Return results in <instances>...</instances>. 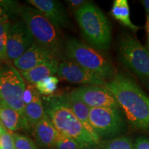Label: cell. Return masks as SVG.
Returning a JSON list of instances; mask_svg holds the SVG:
<instances>
[{
	"label": "cell",
	"instance_id": "24",
	"mask_svg": "<svg viewBox=\"0 0 149 149\" xmlns=\"http://www.w3.org/2000/svg\"><path fill=\"white\" fill-rule=\"evenodd\" d=\"M15 149H39L36 144L27 136L13 134Z\"/></svg>",
	"mask_w": 149,
	"mask_h": 149
},
{
	"label": "cell",
	"instance_id": "16",
	"mask_svg": "<svg viewBox=\"0 0 149 149\" xmlns=\"http://www.w3.org/2000/svg\"><path fill=\"white\" fill-rule=\"evenodd\" d=\"M59 64L58 59L53 58L32 69L27 71H21V74L23 79L28 83L34 85L38 81L57 73Z\"/></svg>",
	"mask_w": 149,
	"mask_h": 149
},
{
	"label": "cell",
	"instance_id": "15",
	"mask_svg": "<svg viewBox=\"0 0 149 149\" xmlns=\"http://www.w3.org/2000/svg\"><path fill=\"white\" fill-rule=\"evenodd\" d=\"M60 96L63 101L68 105V107L70 108L74 115L83 124V126L86 128L89 133L93 136H94L96 139L101 140L100 137L97 135L91 125L90 120H89L90 108L79 99L72 95L70 93H66V94Z\"/></svg>",
	"mask_w": 149,
	"mask_h": 149
},
{
	"label": "cell",
	"instance_id": "18",
	"mask_svg": "<svg viewBox=\"0 0 149 149\" xmlns=\"http://www.w3.org/2000/svg\"><path fill=\"white\" fill-rule=\"evenodd\" d=\"M46 113L40 93L37 92L33 101L25 106L24 119L28 128H34L36 124L44 117Z\"/></svg>",
	"mask_w": 149,
	"mask_h": 149
},
{
	"label": "cell",
	"instance_id": "1",
	"mask_svg": "<svg viewBox=\"0 0 149 149\" xmlns=\"http://www.w3.org/2000/svg\"><path fill=\"white\" fill-rule=\"evenodd\" d=\"M111 92L133 127L149 131V97L130 77L117 73L107 81Z\"/></svg>",
	"mask_w": 149,
	"mask_h": 149
},
{
	"label": "cell",
	"instance_id": "7",
	"mask_svg": "<svg viewBox=\"0 0 149 149\" xmlns=\"http://www.w3.org/2000/svg\"><path fill=\"white\" fill-rule=\"evenodd\" d=\"M25 88L23 77L15 68L11 66L0 70V102L15 110L23 119L26 106L23 100Z\"/></svg>",
	"mask_w": 149,
	"mask_h": 149
},
{
	"label": "cell",
	"instance_id": "13",
	"mask_svg": "<svg viewBox=\"0 0 149 149\" xmlns=\"http://www.w3.org/2000/svg\"><path fill=\"white\" fill-rule=\"evenodd\" d=\"M56 57L46 48L35 42L26 51L13 61L15 66L21 71H27Z\"/></svg>",
	"mask_w": 149,
	"mask_h": 149
},
{
	"label": "cell",
	"instance_id": "12",
	"mask_svg": "<svg viewBox=\"0 0 149 149\" xmlns=\"http://www.w3.org/2000/svg\"><path fill=\"white\" fill-rule=\"evenodd\" d=\"M57 29H70L72 24L62 3L55 0H29Z\"/></svg>",
	"mask_w": 149,
	"mask_h": 149
},
{
	"label": "cell",
	"instance_id": "20",
	"mask_svg": "<svg viewBox=\"0 0 149 149\" xmlns=\"http://www.w3.org/2000/svg\"><path fill=\"white\" fill-rule=\"evenodd\" d=\"M97 149H134V145L130 137H119L101 141Z\"/></svg>",
	"mask_w": 149,
	"mask_h": 149
},
{
	"label": "cell",
	"instance_id": "25",
	"mask_svg": "<svg viewBox=\"0 0 149 149\" xmlns=\"http://www.w3.org/2000/svg\"><path fill=\"white\" fill-rule=\"evenodd\" d=\"M0 149H15L13 136L7 130L1 133Z\"/></svg>",
	"mask_w": 149,
	"mask_h": 149
},
{
	"label": "cell",
	"instance_id": "3",
	"mask_svg": "<svg viewBox=\"0 0 149 149\" xmlns=\"http://www.w3.org/2000/svg\"><path fill=\"white\" fill-rule=\"evenodd\" d=\"M74 15L85 40L97 50H109L111 44V28L101 10L94 3L88 2Z\"/></svg>",
	"mask_w": 149,
	"mask_h": 149
},
{
	"label": "cell",
	"instance_id": "5",
	"mask_svg": "<svg viewBox=\"0 0 149 149\" xmlns=\"http://www.w3.org/2000/svg\"><path fill=\"white\" fill-rule=\"evenodd\" d=\"M65 54L70 61L102 79H111L115 74L113 65L101 53L77 39L70 38L67 41Z\"/></svg>",
	"mask_w": 149,
	"mask_h": 149
},
{
	"label": "cell",
	"instance_id": "33",
	"mask_svg": "<svg viewBox=\"0 0 149 149\" xmlns=\"http://www.w3.org/2000/svg\"><path fill=\"white\" fill-rule=\"evenodd\" d=\"M0 137H1V133H0Z\"/></svg>",
	"mask_w": 149,
	"mask_h": 149
},
{
	"label": "cell",
	"instance_id": "6",
	"mask_svg": "<svg viewBox=\"0 0 149 149\" xmlns=\"http://www.w3.org/2000/svg\"><path fill=\"white\" fill-rule=\"evenodd\" d=\"M119 57L128 69L149 88V52L140 42L128 33H124L118 42Z\"/></svg>",
	"mask_w": 149,
	"mask_h": 149
},
{
	"label": "cell",
	"instance_id": "14",
	"mask_svg": "<svg viewBox=\"0 0 149 149\" xmlns=\"http://www.w3.org/2000/svg\"><path fill=\"white\" fill-rule=\"evenodd\" d=\"M58 133L46 113L33 128V135L37 142L44 149H55V143Z\"/></svg>",
	"mask_w": 149,
	"mask_h": 149
},
{
	"label": "cell",
	"instance_id": "11",
	"mask_svg": "<svg viewBox=\"0 0 149 149\" xmlns=\"http://www.w3.org/2000/svg\"><path fill=\"white\" fill-rule=\"evenodd\" d=\"M57 75L70 83L101 86L107 84L105 79L71 61H65L59 64Z\"/></svg>",
	"mask_w": 149,
	"mask_h": 149
},
{
	"label": "cell",
	"instance_id": "26",
	"mask_svg": "<svg viewBox=\"0 0 149 149\" xmlns=\"http://www.w3.org/2000/svg\"><path fill=\"white\" fill-rule=\"evenodd\" d=\"M37 93V91L35 88V86L31 84H29L28 85H26L25 90H24L23 94V100L25 105L29 104L33 101L34 99L35 94Z\"/></svg>",
	"mask_w": 149,
	"mask_h": 149
},
{
	"label": "cell",
	"instance_id": "30",
	"mask_svg": "<svg viewBox=\"0 0 149 149\" xmlns=\"http://www.w3.org/2000/svg\"><path fill=\"white\" fill-rule=\"evenodd\" d=\"M146 31L147 34V50L149 52V15H147L146 23Z\"/></svg>",
	"mask_w": 149,
	"mask_h": 149
},
{
	"label": "cell",
	"instance_id": "22",
	"mask_svg": "<svg viewBox=\"0 0 149 149\" xmlns=\"http://www.w3.org/2000/svg\"><path fill=\"white\" fill-rule=\"evenodd\" d=\"M10 25L8 19L0 22V61L5 63L9 61L7 55V40Z\"/></svg>",
	"mask_w": 149,
	"mask_h": 149
},
{
	"label": "cell",
	"instance_id": "32",
	"mask_svg": "<svg viewBox=\"0 0 149 149\" xmlns=\"http://www.w3.org/2000/svg\"><path fill=\"white\" fill-rule=\"evenodd\" d=\"M6 130V128L3 127V126L2 125V124H1V122H0V133H3V132L4 131V130Z\"/></svg>",
	"mask_w": 149,
	"mask_h": 149
},
{
	"label": "cell",
	"instance_id": "31",
	"mask_svg": "<svg viewBox=\"0 0 149 149\" xmlns=\"http://www.w3.org/2000/svg\"><path fill=\"white\" fill-rule=\"evenodd\" d=\"M141 3L144 5L145 9L148 13V15H149V0H144V1H141Z\"/></svg>",
	"mask_w": 149,
	"mask_h": 149
},
{
	"label": "cell",
	"instance_id": "27",
	"mask_svg": "<svg viewBox=\"0 0 149 149\" xmlns=\"http://www.w3.org/2000/svg\"><path fill=\"white\" fill-rule=\"evenodd\" d=\"M134 149H149V138L146 137L137 138L134 144Z\"/></svg>",
	"mask_w": 149,
	"mask_h": 149
},
{
	"label": "cell",
	"instance_id": "8",
	"mask_svg": "<svg viewBox=\"0 0 149 149\" xmlns=\"http://www.w3.org/2000/svg\"><path fill=\"white\" fill-rule=\"evenodd\" d=\"M89 120L100 139L113 137L124 131L126 126L124 117L117 108H90Z\"/></svg>",
	"mask_w": 149,
	"mask_h": 149
},
{
	"label": "cell",
	"instance_id": "19",
	"mask_svg": "<svg viewBox=\"0 0 149 149\" xmlns=\"http://www.w3.org/2000/svg\"><path fill=\"white\" fill-rule=\"evenodd\" d=\"M111 13L115 19L120 22L124 26L129 28L134 32L140 29L135 25L130 18V8L127 0H115L113 1Z\"/></svg>",
	"mask_w": 149,
	"mask_h": 149
},
{
	"label": "cell",
	"instance_id": "2",
	"mask_svg": "<svg viewBox=\"0 0 149 149\" xmlns=\"http://www.w3.org/2000/svg\"><path fill=\"white\" fill-rule=\"evenodd\" d=\"M45 113L57 131L73 139L80 149H97L101 140L89 133L60 95L48 100Z\"/></svg>",
	"mask_w": 149,
	"mask_h": 149
},
{
	"label": "cell",
	"instance_id": "17",
	"mask_svg": "<svg viewBox=\"0 0 149 149\" xmlns=\"http://www.w3.org/2000/svg\"><path fill=\"white\" fill-rule=\"evenodd\" d=\"M0 122L8 131L28 128L26 123L15 110L0 102Z\"/></svg>",
	"mask_w": 149,
	"mask_h": 149
},
{
	"label": "cell",
	"instance_id": "4",
	"mask_svg": "<svg viewBox=\"0 0 149 149\" xmlns=\"http://www.w3.org/2000/svg\"><path fill=\"white\" fill-rule=\"evenodd\" d=\"M16 13L26 24L35 42L55 57L60 54L63 47L60 35L57 28L40 10L26 5H19Z\"/></svg>",
	"mask_w": 149,
	"mask_h": 149
},
{
	"label": "cell",
	"instance_id": "21",
	"mask_svg": "<svg viewBox=\"0 0 149 149\" xmlns=\"http://www.w3.org/2000/svg\"><path fill=\"white\" fill-rule=\"evenodd\" d=\"M58 84V78L55 76H50L35 84L34 86L40 94L44 95H51L57 90Z\"/></svg>",
	"mask_w": 149,
	"mask_h": 149
},
{
	"label": "cell",
	"instance_id": "10",
	"mask_svg": "<svg viewBox=\"0 0 149 149\" xmlns=\"http://www.w3.org/2000/svg\"><path fill=\"white\" fill-rule=\"evenodd\" d=\"M89 108H117L120 106L113 94L101 86H84L70 92Z\"/></svg>",
	"mask_w": 149,
	"mask_h": 149
},
{
	"label": "cell",
	"instance_id": "9",
	"mask_svg": "<svg viewBox=\"0 0 149 149\" xmlns=\"http://www.w3.org/2000/svg\"><path fill=\"white\" fill-rule=\"evenodd\" d=\"M33 35L23 20L10 25L7 40V55L9 60L15 61L32 46Z\"/></svg>",
	"mask_w": 149,
	"mask_h": 149
},
{
	"label": "cell",
	"instance_id": "28",
	"mask_svg": "<svg viewBox=\"0 0 149 149\" xmlns=\"http://www.w3.org/2000/svg\"><path fill=\"white\" fill-rule=\"evenodd\" d=\"M88 2V1H84V0H68L67 1V3L70 6V8L75 10V12Z\"/></svg>",
	"mask_w": 149,
	"mask_h": 149
},
{
	"label": "cell",
	"instance_id": "23",
	"mask_svg": "<svg viewBox=\"0 0 149 149\" xmlns=\"http://www.w3.org/2000/svg\"><path fill=\"white\" fill-rule=\"evenodd\" d=\"M55 149H80V148L73 139L59 132L55 143Z\"/></svg>",
	"mask_w": 149,
	"mask_h": 149
},
{
	"label": "cell",
	"instance_id": "29",
	"mask_svg": "<svg viewBox=\"0 0 149 149\" xmlns=\"http://www.w3.org/2000/svg\"><path fill=\"white\" fill-rule=\"evenodd\" d=\"M8 19V15L4 8L0 4V22L3 21V20Z\"/></svg>",
	"mask_w": 149,
	"mask_h": 149
}]
</instances>
